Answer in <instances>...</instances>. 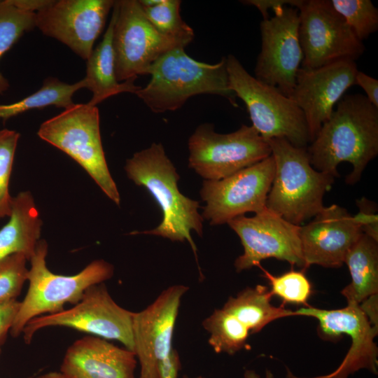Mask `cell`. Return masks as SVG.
<instances>
[{
	"instance_id": "cell-22",
	"label": "cell",
	"mask_w": 378,
	"mask_h": 378,
	"mask_svg": "<svg viewBox=\"0 0 378 378\" xmlns=\"http://www.w3.org/2000/svg\"><path fill=\"white\" fill-rule=\"evenodd\" d=\"M116 11L113 7L112 15L104 37L93 49L86 62L85 88L92 92L88 104L96 106L107 98L122 92L135 93L141 86L134 83L136 78L118 82L115 71L113 31Z\"/></svg>"
},
{
	"instance_id": "cell-34",
	"label": "cell",
	"mask_w": 378,
	"mask_h": 378,
	"mask_svg": "<svg viewBox=\"0 0 378 378\" xmlns=\"http://www.w3.org/2000/svg\"><path fill=\"white\" fill-rule=\"evenodd\" d=\"M20 305L17 299L0 300V347L11 329Z\"/></svg>"
},
{
	"instance_id": "cell-15",
	"label": "cell",
	"mask_w": 378,
	"mask_h": 378,
	"mask_svg": "<svg viewBox=\"0 0 378 378\" xmlns=\"http://www.w3.org/2000/svg\"><path fill=\"white\" fill-rule=\"evenodd\" d=\"M260 22L261 50L254 69L255 78L276 87L290 97L303 60L299 39V10L285 6Z\"/></svg>"
},
{
	"instance_id": "cell-41",
	"label": "cell",
	"mask_w": 378,
	"mask_h": 378,
	"mask_svg": "<svg viewBox=\"0 0 378 378\" xmlns=\"http://www.w3.org/2000/svg\"><path fill=\"white\" fill-rule=\"evenodd\" d=\"M244 378H260V376L254 370H246L244 372ZM265 378H274L273 374L268 370H266Z\"/></svg>"
},
{
	"instance_id": "cell-6",
	"label": "cell",
	"mask_w": 378,
	"mask_h": 378,
	"mask_svg": "<svg viewBox=\"0 0 378 378\" xmlns=\"http://www.w3.org/2000/svg\"><path fill=\"white\" fill-rule=\"evenodd\" d=\"M230 89L245 104L252 126L266 141L284 138L307 148L311 142L302 111L276 87L251 76L233 55L226 57Z\"/></svg>"
},
{
	"instance_id": "cell-33",
	"label": "cell",
	"mask_w": 378,
	"mask_h": 378,
	"mask_svg": "<svg viewBox=\"0 0 378 378\" xmlns=\"http://www.w3.org/2000/svg\"><path fill=\"white\" fill-rule=\"evenodd\" d=\"M358 213L352 216L362 232L378 241V215L374 203L363 197L356 201Z\"/></svg>"
},
{
	"instance_id": "cell-12",
	"label": "cell",
	"mask_w": 378,
	"mask_h": 378,
	"mask_svg": "<svg viewBox=\"0 0 378 378\" xmlns=\"http://www.w3.org/2000/svg\"><path fill=\"white\" fill-rule=\"evenodd\" d=\"M275 170L272 155L220 180H204L200 190L206 203L202 216L210 225L227 223L248 212L266 208Z\"/></svg>"
},
{
	"instance_id": "cell-21",
	"label": "cell",
	"mask_w": 378,
	"mask_h": 378,
	"mask_svg": "<svg viewBox=\"0 0 378 378\" xmlns=\"http://www.w3.org/2000/svg\"><path fill=\"white\" fill-rule=\"evenodd\" d=\"M8 222L0 229V262L6 257L22 253L28 260L41 239L42 220L29 191L13 198Z\"/></svg>"
},
{
	"instance_id": "cell-11",
	"label": "cell",
	"mask_w": 378,
	"mask_h": 378,
	"mask_svg": "<svg viewBox=\"0 0 378 378\" xmlns=\"http://www.w3.org/2000/svg\"><path fill=\"white\" fill-rule=\"evenodd\" d=\"M298 9L302 67L318 68L342 59L355 61L363 54V41L330 0H303Z\"/></svg>"
},
{
	"instance_id": "cell-5",
	"label": "cell",
	"mask_w": 378,
	"mask_h": 378,
	"mask_svg": "<svg viewBox=\"0 0 378 378\" xmlns=\"http://www.w3.org/2000/svg\"><path fill=\"white\" fill-rule=\"evenodd\" d=\"M48 248L47 242L40 239L29 260V286L10 330L13 337L20 335L31 319L62 312L66 304H76L88 288L104 283L114 274L113 266L102 259L92 261L74 275L55 274L46 265Z\"/></svg>"
},
{
	"instance_id": "cell-38",
	"label": "cell",
	"mask_w": 378,
	"mask_h": 378,
	"mask_svg": "<svg viewBox=\"0 0 378 378\" xmlns=\"http://www.w3.org/2000/svg\"><path fill=\"white\" fill-rule=\"evenodd\" d=\"M377 294L373 295L360 304V308L364 312L371 323L378 327V306Z\"/></svg>"
},
{
	"instance_id": "cell-35",
	"label": "cell",
	"mask_w": 378,
	"mask_h": 378,
	"mask_svg": "<svg viewBox=\"0 0 378 378\" xmlns=\"http://www.w3.org/2000/svg\"><path fill=\"white\" fill-rule=\"evenodd\" d=\"M303 0H246L241 1L244 4L254 6L261 13L263 20L269 18L268 10H272L274 13L282 9L286 5L298 8L301 5Z\"/></svg>"
},
{
	"instance_id": "cell-25",
	"label": "cell",
	"mask_w": 378,
	"mask_h": 378,
	"mask_svg": "<svg viewBox=\"0 0 378 378\" xmlns=\"http://www.w3.org/2000/svg\"><path fill=\"white\" fill-rule=\"evenodd\" d=\"M85 88L83 79L74 84H68L56 78H48L44 80L42 87L33 94L12 104H0V118L5 120L27 111L41 109L48 106L65 109L74 104V94Z\"/></svg>"
},
{
	"instance_id": "cell-19",
	"label": "cell",
	"mask_w": 378,
	"mask_h": 378,
	"mask_svg": "<svg viewBox=\"0 0 378 378\" xmlns=\"http://www.w3.org/2000/svg\"><path fill=\"white\" fill-rule=\"evenodd\" d=\"M363 232L343 207H324L309 223L300 226L304 270L312 265L338 268Z\"/></svg>"
},
{
	"instance_id": "cell-17",
	"label": "cell",
	"mask_w": 378,
	"mask_h": 378,
	"mask_svg": "<svg viewBox=\"0 0 378 378\" xmlns=\"http://www.w3.org/2000/svg\"><path fill=\"white\" fill-rule=\"evenodd\" d=\"M188 289L182 284L171 286L146 308L133 312V352L140 365L139 378H159L158 363L173 348L181 301Z\"/></svg>"
},
{
	"instance_id": "cell-16",
	"label": "cell",
	"mask_w": 378,
	"mask_h": 378,
	"mask_svg": "<svg viewBox=\"0 0 378 378\" xmlns=\"http://www.w3.org/2000/svg\"><path fill=\"white\" fill-rule=\"evenodd\" d=\"M114 4L113 0L50 1L36 13L35 26L87 60Z\"/></svg>"
},
{
	"instance_id": "cell-29",
	"label": "cell",
	"mask_w": 378,
	"mask_h": 378,
	"mask_svg": "<svg viewBox=\"0 0 378 378\" xmlns=\"http://www.w3.org/2000/svg\"><path fill=\"white\" fill-rule=\"evenodd\" d=\"M361 41L378 29V9L370 0H330Z\"/></svg>"
},
{
	"instance_id": "cell-1",
	"label": "cell",
	"mask_w": 378,
	"mask_h": 378,
	"mask_svg": "<svg viewBox=\"0 0 378 378\" xmlns=\"http://www.w3.org/2000/svg\"><path fill=\"white\" fill-rule=\"evenodd\" d=\"M307 150L316 170L334 177L340 163L349 162L346 183H357L378 154V108L363 94L343 96Z\"/></svg>"
},
{
	"instance_id": "cell-10",
	"label": "cell",
	"mask_w": 378,
	"mask_h": 378,
	"mask_svg": "<svg viewBox=\"0 0 378 378\" xmlns=\"http://www.w3.org/2000/svg\"><path fill=\"white\" fill-rule=\"evenodd\" d=\"M113 31L115 76L118 82L148 75L152 65L169 51L186 46L160 33L148 20L137 0L115 1Z\"/></svg>"
},
{
	"instance_id": "cell-39",
	"label": "cell",
	"mask_w": 378,
	"mask_h": 378,
	"mask_svg": "<svg viewBox=\"0 0 378 378\" xmlns=\"http://www.w3.org/2000/svg\"><path fill=\"white\" fill-rule=\"evenodd\" d=\"M14 5L22 9L36 13L48 3L49 0H11Z\"/></svg>"
},
{
	"instance_id": "cell-24",
	"label": "cell",
	"mask_w": 378,
	"mask_h": 378,
	"mask_svg": "<svg viewBox=\"0 0 378 378\" xmlns=\"http://www.w3.org/2000/svg\"><path fill=\"white\" fill-rule=\"evenodd\" d=\"M272 297L265 286L247 287L235 297L230 296L222 308L234 315L248 328L250 334H254L276 319L292 316L293 311L286 309L284 304L272 305Z\"/></svg>"
},
{
	"instance_id": "cell-36",
	"label": "cell",
	"mask_w": 378,
	"mask_h": 378,
	"mask_svg": "<svg viewBox=\"0 0 378 378\" xmlns=\"http://www.w3.org/2000/svg\"><path fill=\"white\" fill-rule=\"evenodd\" d=\"M180 370L179 354L174 348L158 363L159 378H178Z\"/></svg>"
},
{
	"instance_id": "cell-18",
	"label": "cell",
	"mask_w": 378,
	"mask_h": 378,
	"mask_svg": "<svg viewBox=\"0 0 378 378\" xmlns=\"http://www.w3.org/2000/svg\"><path fill=\"white\" fill-rule=\"evenodd\" d=\"M358 71L356 62L350 59H339L318 68L298 69L289 97L304 114L311 142L344 92L355 85Z\"/></svg>"
},
{
	"instance_id": "cell-26",
	"label": "cell",
	"mask_w": 378,
	"mask_h": 378,
	"mask_svg": "<svg viewBox=\"0 0 378 378\" xmlns=\"http://www.w3.org/2000/svg\"><path fill=\"white\" fill-rule=\"evenodd\" d=\"M202 324L209 334L208 342L216 353L233 355L246 348L249 330L223 308L215 309Z\"/></svg>"
},
{
	"instance_id": "cell-8",
	"label": "cell",
	"mask_w": 378,
	"mask_h": 378,
	"mask_svg": "<svg viewBox=\"0 0 378 378\" xmlns=\"http://www.w3.org/2000/svg\"><path fill=\"white\" fill-rule=\"evenodd\" d=\"M188 146V167L207 181L226 178L271 155L268 142L252 125L219 134L204 123L190 136Z\"/></svg>"
},
{
	"instance_id": "cell-14",
	"label": "cell",
	"mask_w": 378,
	"mask_h": 378,
	"mask_svg": "<svg viewBox=\"0 0 378 378\" xmlns=\"http://www.w3.org/2000/svg\"><path fill=\"white\" fill-rule=\"evenodd\" d=\"M292 316L318 320V334L323 340L337 341L343 334L351 339V345L340 366L329 374L312 378H348L363 368L377 373L378 349L374 339L378 327L371 323L360 304L347 302L344 308L330 310L308 305L293 311ZM288 378L300 377L289 374Z\"/></svg>"
},
{
	"instance_id": "cell-40",
	"label": "cell",
	"mask_w": 378,
	"mask_h": 378,
	"mask_svg": "<svg viewBox=\"0 0 378 378\" xmlns=\"http://www.w3.org/2000/svg\"><path fill=\"white\" fill-rule=\"evenodd\" d=\"M35 378H71L64 373L59 372H49L36 377Z\"/></svg>"
},
{
	"instance_id": "cell-4",
	"label": "cell",
	"mask_w": 378,
	"mask_h": 378,
	"mask_svg": "<svg viewBox=\"0 0 378 378\" xmlns=\"http://www.w3.org/2000/svg\"><path fill=\"white\" fill-rule=\"evenodd\" d=\"M267 141L275 170L266 207L301 226L323 209V197L331 189L335 177L312 167L307 148L295 146L284 138Z\"/></svg>"
},
{
	"instance_id": "cell-2",
	"label": "cell",
	"mask_w": 378,
	"mask_h": 378,
	"mask_svg": "<svg viewBox=\"0 0 378 378\" xmlns=\"http://www.w3.org/2000/svg\"><path fill=\"white\" fill-rule=\"evenodd\" d=\"M125 171L136 185L144 187L162 212L160 225L142 234L187 241L196 258L197 247L191 232L203 233V220L198 212V201L186 197L178 190L179 175L161 144H152L127 160Z\"/></svg>"
},
{
	"instance_id": "cell-7",
	"label": "cell",
	"mask_w": 378,
	"mask_h": 378,
	"mask_svg": "<svg viewBox=\"0 0 378 378\" xmlns=\"http://www.w3.org/2000/svg\"><path fill=\"white\" fill-rule=\"evenodd\" d=\"M37 134L78 162L104 193L120 205V193L102 147L97 106L88 103L74 104L43 122Z\"/></svg>"
},
{
	"instance_id": "cell-13",
	"label": "cell",
	"mask_w": 378,
	"mask_h": 378,
	"mask_svg": "<svg viewBox=\"0 0 378 378\" xmlns=\"http://www.w3.org/2000/svg\"><path fill=\"white\" fill-rule=\"evenodd\" d=\"M227 224L240 239L244 253L234 261L237 272L258 266L262 260L276 258L304 270L300 226L293 224L267 207L252 217H236Z\"/></svg>"
},
{
	"instance_id": "cell-30",
	"label": "cell",
	"mask_w": 378,
	"mask_h": 378,
	"mask_svg": "<svg viewBox=\"0 0 378 378\" xmlns=\"http://www.w3.org/2000/svg\"><path fill=\"white\" fill-rule=\"evenodd\" d=\"M263 276L271 286L272 295L280 298L284 304L290 303L308 306V300L312 293V284L304 273V270H290L279 276H274L262 267Z\"/></svg>"
},
{
	"instance_id": "cell-20",
	"label": "cell",
	"mask_w": 378,
	"mask_h": 378,
	"mask_svg": "<svg viewBox=\"0 0 378 378\" xmlns=\"http://www.w3.org/2000/svg\"><path fill=\"white\" fill-rule=\"evenodd\" d=\"M136 363L133 351L90 335L68 347L59 371L71 378H135Z\"/></svg>"
},
{
	"instance_id": "cell-27",
	"label": "cell",
	"mask_w": 378,
	"mask_h": 378,
	"mask_svg": "<svg viewBox=\"0 0 378 378\" xmlns=\"http://www.w3.org/2000/svg\"><path fill=\"white\" fill-rule=\"evenodd\" d=\"M36 13L19 8L11 0L0 1V59L16 41L35 26ZM9 83L0 73V94Z\"/></svg>"
},
{
	"instance_id": "cell-43",
	"label": "cell",
	"mask_w": 378,
	"mask_h": 378,
	"mask_svg": "<svg viewBox=\"0 0 378 378\" xmlns=\"http://www.w3.org/2000/svg\"><path fill=\"white\" fill-rule=\"evenodd\" d=\"M1 347H0V354H1Z\"/></svg>"
},
{
	"instance_id": "cell-32",
	"label": "cell",
	"mask_w": 378,
	"mask_h": 378,
	"mask_svg": "<svg viewBox=\"0 0 378 378\" xmlns=\"http://www.w3.org/2000/svg\"><path fill=\"white\" fill-rule=\"evenodd\" d=\"M26 256L12 254L0 262V300L16 299L27 281Z\"/></svg>"
},
{
	"instance_id": "cell-3",
	"label": "cell",
	"mask_w": 378,
	"mask_h": 378,
	"mask_svg": "<svg viewBox=\"0 0 378 378\" xmlns=\"http://www.w3.org/2000/svg\"><path fill=\"white\" fill-rule=\"evenodd\" d=\"M148 75L149 82L134 94L154 113L176 111L190 97L202 94L223 97L237 106L229 85L226 57L207 64L188 55L185 48H177L160 57Z\"/></svg>"
},
{
	"instance_id": "cell-28",
	"label": "cell",
	"mask_w": 378,
	"mask_h": 378,
	"mask_svg": "<svg viewBox=\"0 0 378 378\" xmlns=\"http://www.w3.org/2000/svg\"><path fill=\"white\" fill-rule=\"evenodd\" d=\"M181 4L180 0H162L154 6L141 7L148 20L160 33L187 46L193 40L195 33L181 16Z\"/></svg>"
},
{
	"instance_id": "cell-37",
	"label": "cell",
	"mask_w": 378,
	"mask_h": 378,
	"mask_svg": "<svg viewBox=\"0 0 378 378\" xmlns=\"http://www.w3.org/2000/svg\"><path fill=\"white\" fill-rule=\"evenodd\" d=\"M355 85H358L366 93L365 95L370 102L378 108V80L366 74L358 71L355 78Z\"/></svg>"
},
{
	"instance_id": "cell-42",
	"label": "cell",
	"mask_w": 378,
	"mask_h": 378,
	"mask_svg": "<svg viewBox=\"0 0 378 378\" xmlns=\"http://www.w3.org/2000/svg\"><path fill=\"white\" fill-rule=\"evenodd\" d=\"M183 378H205V377L202 376V375H199V376H197V377H188L187 375H184Z\"/></svg>"
},
{
	"instance_id": "cell-31",
	"label": "cell",
	"mask_w": 378,
	"mask_h": 378,
	"mask_svg": "<svg viewBox=\"0 0 378 378\" xmlns=\"http://www.w3.org/2000/svg\"><path fill=\"white\" fill-rule=\"evenodd\" d=\"M20 136L15 130H0V219L9 217L12 211L9 182Z\"/></svg>"
},
{
	"instance_id": "cell-23",
	"label": "cell",
	"mask_w": 378,
	"mask_h": 378,
	"mask_svg": "<svg viewBox=\"0 0 378 378\" xmlns=\"http://www.w3.org/2000/svg\"><path fill=\"white\" fill-rule=\"evenodd\" d=\"M377 241L362 234L347 253L346 264L351 283L341 293L347 302L360 304L378 293V244Z\"/></svg>"
},
{
	"instance_id": "cell-9",
	"label": "cell",
	"mask_w": 378,
	"mask_h": 378,
	"mask_svg": "<svg viewBox=\"0 0 378 378\" xmlns=\"http://www.w3.org/2000/svg\"><path fill=\"white\" fill-rule=\"evenodd\" d=\"M132 315V312L115 302L102 283L88 288L81 300L70 309L31 319L22 334L24 342L30 344L41 329L66 327L108 340H117L133 351Z\"/></svg>"
}]
</instances>
